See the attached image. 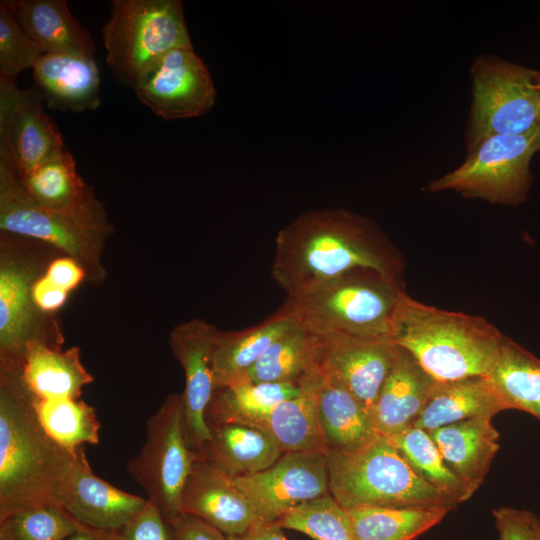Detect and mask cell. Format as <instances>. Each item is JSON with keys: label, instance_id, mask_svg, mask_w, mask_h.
Segmentation results:
<instances>
[{"label": "cell", "instance_id": "1", "mask_svg": "<svg viewBox=\"0 0 540 540\" xmlns=\"http://www.w3.org/2000/svg\"><path fill=\"white\" fill-rule=\"evenodd\" d=\"M404 262L397 248L371 219L344 209L302 213L275 238L273 280L296 297L358 269L399 283Z\"/></svg>", "mask_w": 540, "mask_h": 540}, {"label": "cell", "instance_id": "2", "mask_svg": "<svg viewBox=\"0 0 540 540\" xmlns=\"http://www.w3.org/2000/svg\"><path fill=\"white\" fill-rule=\"evenodd\" d=\"M74 450L44 429L21 366L0 363V519L34 505L57 503Z\"/></svg>", "mask_w": 540, "mask_h": 540}, {"label": "cell", "instance_id": "3", "mask_svg": "<svg viewBox=\"0 0 540 540\" xmlns=\"http://www.w3.org/2000/svg\"><path fill=\"white\" fill-rule=\"evenodd\" d=\"M390 337L438 382L487 377L504 339L483 317L439 309L405 291L393 312Z\"/></svg>", "mask_w": 540, "mask_h": 540}, {"label": "cell", "instance_id": "4", "mask_svg": "<svg viewBox=\"0 0 540 540\" xmlns=\"http://www.w3.org/2000/svg\"><path fill=\"white\" fill-rule=\"evenodd\" d=\"M325 455L329 493L345 509L455 506L413 470L387 437Z\"/></svg>", "mask_w": 540, "mask_h": 540}, {"label": "cell", "instance_id": "5", "mask_svg": "<svg viewBox=\"0 0 540 540\" xmlns=\"http://www.w3.org/2000/svg\"><path fill=\"white\" fill-rule=\"evenodd\" d=\"M400 283L378 272L358 269L320 284L284 306L298 325L318 336L390 337Z\"/></svg>", "mask_w": 540, "mask_h": 540}, {"label": "cell", "instance_id": "6", "mask_svg": "<svg viewBox=\"0 0 540 540\" xmlns=\"http://www.w3.org/2000/svg\"><path fill=\"white\" fill-rule=\"evenodd\" d=\"M101 34L113 77L132 89L168 52L192 46L179 0H113Z\"/></svg>", "mask_w": 540, "mask_h": 540}, {"label": "cell", "instance_id": "7", "mask_svg": "<svg viewBox=\"0 0 540 540\" xmlns=\"http://www.w3.org/2000/svg\"><path fill=\"white\" fill-rule=\"evenodd\" d=\"M0 229L4 234L48 244L76 260L90 281L104 278L103 247L111 230L43 208L24 191L16 167L0 146Z\"/></svg>", "mask_w": 540, "mask_h": 540}, {"label": "cell", "instance_id": "8", "mask_svg": "<svg viewBox=\"0 0 540 540\" xmlns=\"http://www.w3.org/2000/svg\"><path fill=\"white\" fill-rule=\"evenodd\" d=\"M470 72L468 150L491 136L520 135L540 128L538 70L483 55L473 62Z\"/></svg>", "mask_w": 540, "mask_h": 540}, {"label": "cell", "instance_id": "9", "mask_svg": "<svg viewBox=\"0 0 540 540\" xmlns=\"http://www.w3.org/2000/svg\"><path fill=\"white\" fill-rule=\"evenodd\" d=\"M540 150V128L520 135H495L468 150L455 170L432 181L431 192L453 190L493 204L519 205L531 186L530 162Z\"/></svg>", "mask_w": 540, "mask_h": 540}, {"label": "cell", "instance_id": "10", "mask_svg": "<svg viewBox=\"0 0 540 540\" xmlns=\"http://www.w3.org/2000/svg\"><path fill=\"white\" fill-rule=\"evenodd\" d=\"M200 454L187 441L181 394L168 395L146 422L145 442L127 473L170 522L181 513V494Z\"/></svg>", "mask_w": 540, "mask_h": 540}, {"label": "cell", "instance_id": "11", "mask_svg": "<svg viewBox=\"0 0 540 540\" xmlns=\"http://www.w3.org/2000/svg\"><path fill=\"white\" fill-rule=\"evenodd\" d=\"M232 482L251 504L258 522H277L299 505L329 494L326 455L283 453L270 467Z\"/></svg>", "mask_w": 540, "mask_h": 540}, {"label": "cell", "instance_id": "12", "mask_svg": "<svg viewBox=\"0 0 540 540\" xmlns=\"http://www.w3.org/2000/svg\"><path fill=\"white\" fill-rule=\"evenodd\" d=\"M139 100L165 120L200 117L216 101L210 72L193 46L171 50L137 81Z\"/></svg>", "mask_w": 540, "mask_h": 540}, {"label": "cell", "instance_id": "13", "mask_svg": "<svg viewBox=\"0 0 540 540\" xmlns=\"http://www.w3.org/2000/svg\"><path fill=\"white\" fill-rule=\"evenodd\" d=\"M219 332L208 321L194 318L174 326L169 334L171 352L185 376L181 393L185 435L198 453L210 440L205 413L216 390L213 355Z\"/></svg>", "mask_w": 540, "mask_h": 540}, {"label": "cell", "instance_id": "14", "mask_svg": "<svg viewBox=\"0 0 540 540\" xmlns=\"http://www.w3.org/2000/svg\"><path fill=\"white\" fill-rule=\"evenodd\" d=\"M43 102L37 89L22 90L16 79L0 75V146L19 173L35 168L65 147Z\"/></svg>", "mask_w": 540, "mask_h": 540}, {"label": "cell", "instance_id": "15", "mask_svg": "<svg viewBox=\"0 0 540 540\" xmlns=\"http://www.w3.org/2000/svg\"><path fill=\"white\" fill-rule=\"evenodd\" d=\"M40 274L24 259L1 252L0 363L21 365L27 346L35 341L62 346L59 332L40 327L41 313L32 290Z\"/></svg>", "mask_w": 540, "mask_h": 540}, {"label": "cell", "instance_id": "16", "mask_svg": "<svg viewBox=\"0 0 540 540\" xmlns=\"http://www.w3.org/2000/svg\"><path fill=\"white\" fill-rule=\"evenodd\" d=\"M57 503L81 524L118 531L146 505L147 498L123 491L92 471L84 447L74 450Z\"/></svg>", "mask_w": 540, "mask_h": 540}, {"label": "cell", "instance_id": "17", "mask_svg": "<svg viewBox=\"0 0 540 540\" xmlns=\"http://www.w3.org/2000/svg\"><path fill=\"white\" fill-rule=\"evenodd\" d=\"M319 368L337 376L372 414L399 352L389 337L320 336Z\"/></svg>", "mask_w": 540, "mask_h": 540}, {"label": "cell", "instance_id": "18", "mask_svg": "<svg viewBox=\"0 0 540 540\" xmlns=\"http://www.w3.org/2000/svg\"><path fill=\"white\" fill-rule=\"evenodd\" d=\"M17 175L24 191L37 205L112 230L104 205L78 174L66 146L35 168L24 173L17 171Z\"/></svg>", "mask_w": 540, "mask_h": 540}, {"label": "cell", "instance_id": "19", "mask_svg": "<svg viewBox=\"0 0 540 540\" xmlns=\"http://www.w3.org/2000/svg\"><path fill=\"white\" fill-rule=\"evenodd\" d=\"M181 513L206 521L226 536L243 534L258 523L251 504L232 478L201 455L183 487Z\"/></svg>", "mask_w": 540, "mask_h": 540}, {"label": "cell", "instance_id": "20", "mask_svg": "<svg viewBox=\"0 0 540 540\" xmlns=\"http://www.w3.org/2000/svg\"><path fill=\"white\" fill-rule=\"evenodd\" d=\"M314 397L327 452L354 450L378 437L370 411L334 374L320 369Z\"/></svg>", "mask_w": 540, "mask_h": 540}, {"label": "cell", "instance_id": "21", "mask_svg": "<svg viewBox=\"0 0 540 540\" xmlns=\"http://www.w3.org/2000/svg\"><path fill=\"white\" fill-rule=\"evenodd\" d=\"M32 70L38 92L53 109L81 113L101 103L100 73L92 56L45 53Z\"/></svg>", "mask_w": 540, "mask_h": 540}, {"label": "cell", "instance_id": "22", "mask_svg": "<svg viewBox=\"0 0 540 540\" xmlns=\"http://www.w3.org/2000/svg\"><path fill=\"white\" fill-rule=\"evenodd\" d=\"M438 381L399 346L372 412L378 436L389 437L413 426Z\"/></svg>", "mask_w": 540, "mask_h": 540}, {"label": "cell", "instance_id": "23", "mask_svg": "<svg viewBox=\"0 0 540 540\" xmlns=\"http://www.w3.org/2000/svg\"><path fill=\"white\" fill-rule=\"evenodd\" d=\"M492 418L474 417L429 431L446 464L470 497L482 484L499 450V434Z\"/></svg>", "mask_w": 540, "mask_h": 540}, {"label": "cell", "instance_id": "24", "mask_svg": "<svg viewBox=\"0 0 540 540\" xmlns=\"http://www.w3.org/2000/svg\"><path fill=\"white\" fill-rule=\"evenodd\" d=\"M209 429L210 440L199 454L231 478L260 472L283 454L274 437L258 427L223 422Z\"/></svg>", "mask_w": 540, "mask_h": 540}, {"label": "cell", "instance_id": "25", "mask_svg": "<svg viewBox=\"0 0 540 540\" xmlns=\"http://www.w3.org/2000/svg\"><path fill=\"white\" fill-rule=\"evenodd\" d=\"M21 376L27 389L39 400L80 399L93 376L81 362L80 349L30 343L21 363Z\"/></svg>", "mask_w": 540, "mask_h": 540}, {"label": "cell", "instance_id": "26", "mask_svg": "<svg viewBox=\"0 0 540 540\" xmlns=\"http://www.w3.org/2000/svg\"><path fill=\"white\" fill-rule=\"evenodd\" d=\"M296 324L293 314L283 305L255 326L240 331H220L213 355L216 388L244 382L249 369L272 343Z\"/></svg>", "mask_w": 540, "mask_h": 540}, {"label": "cell", "instance_id": "27", "mask_svg": "<svg viewBox=\"0 0 540 540\" xmlns=\"http://www.w3.org/2000/svg\"><path fill=\"white\" fill-rule=\"evenodd\" d=\"M16 19L45 53L94 56L95 42L65 0H11Z\"/></svg>", "mask_w": 540, "mask_h": 540}, {"label": "cell", "instance_id": "28", "mask_svg": "<svg viewBox=\"0 0 540 540\" xmlns=\"http://www.w3.org/2000/svg\"><path fill=\"white\" fill-rule=\"evenodd\" d=\"M506 410L487 377L438 382L413 426L432 431L479 416Z\"/></svg>", "mask_w": 540, "mask_h": 540}, {"label": "cell", "instance_id": "29", "mask_svg": "<svg viewBox=\"0 0 540 540\" xmlns=\"http://www.w3.org/2000/svg\"><path fill=\"white\" fill-rule=\"evenodd\" d=\"M319 371L301 381L303 391L298 397L281 402L265 415L237 423L252 425L268 432L278 442L283 453L326 454L314 397V384Z\"/></svg>", "mask_w": 540, "mask_h": 540}, {"label": "cell", "instance_id": "30", "mask_svg": "<svg viewBox=\"0 0 540 540\" xmlns=\"http://www.w3.org/2000/svg\"><path fill=\"white\" fill-rule=\"evenodd\" d=\"M320 347V336L297 323L272 343L249 369L244 382L300 384L304 378L320 369Z\"/></svg>", "mask_w": 540, "mask_h": 540}, {"label": "cell", "instance_id": "31", "mask_svg": "<svg viewBox=\"0 0 540 540\" xmlns=\"http://www.w3.org/2000/svg\"><path fill=\"white\" fill-rule=\"evenodd\" d=\"M487 378L505 409H517L540 419V359L504 336Z\"/></svg>", "mask_w": 540, "mask_h": 540}, {"label": "cell", "instance_id": "32", "mask_svg": "<svg viewBox=\"0 0 540 540\" xmlns=\"http://www.w3.org/2000/svg\"><path fill=\"white\" fill-rule=\"evenodd\" d=\"M302 391V385L292 382H244L216 388L205 413L206 423L209 427L260 417L281 402L298 397Z\"/></svg>", "mask_w": 540, "mask_h": 540}, {"label": "cell", "instance_id": "33", "mask_svg": "<svg viewBox=\"0 0 540 540\" xmlns=\"http://www.w3.org/2000/svg\"><path fill=\"white\" fill-rule=\"evenodd\" d=\"M452 509L432 507H356L346 509L356 540H413Z\"/></svg>", "mask_w": 540, "mask_h": 540}, {"label": "cell", "instance_id": "34", "mask_svg": "<svg viewBox=\"0 0 540 540\" xmlns=\"http://www.w3.org/2000/svg\"><path fill=\"white\" fill-rule=\"evenodd\" d=\"M387 438L413 470L454 505L470 498L460 479L446 464L428 431L410 426Z\"/></svg>", "mask_w": 540, "mask_h": 540}, {"label": "cell", "instance_id": "35", "mask_svg": "<svg viewBox=\"0 0 540 540\" xmlns=\"http://www.w3.org/2000/svg\"><path fill=\"white\" fill-rule=\"evenodd\" d=\"M36 408L44 429L63 447L74 450L99 443L101 424L94 407L85 401L36 398Z\"/></svg>", "mask_w": 540, "mask_h": 540}, {"label": "cell", "instance_id": "36", "mask_svg": "<svg viewBox=\"0 0 540 540\" xmlns=\"http://www.w3.org/2000/svg\"><path fill=\"white\" fill-rule=\"evenodd\" d=\"M82 526L58 503H42L0 519V540H65Z\"/></svg>", "mask_w": 540, "mask_h": 540}, {"label": "cell", "instance_id": "37", "mask_svg": "<svg viewBox=\"0 0 540 540\" xmlns=\"http://www.w3.org/2000/svg\"><path fill=\"white\" fill-rule=\"evenodd\" d=\"M277 522L314 540H356L347 510L330 493L299 505Z\"/></svg>", "mask_w": 540, "mask_h": 540}, {"label": "cell", "instance_id": "38", "mask_svg": "<svg viewBox=\"0 0 540 540\" xmlns=\"http://www.w3.org/2000/svg\"><path fill=\"white\" fill-rule=\"evenodd\" d=\"M44 54L26 34L14 14L12 1L0 2V75L16 79L25 69L33 68Z\"/></svg>", "mask_w": 540, "mask_h": 540}, {"label": "cell", "instance_id": "39", "mask_svg": "<svg viewBox=\"0 0 540 540\" xmlns=\"http://www.w3.org/2000/svg\"><path fill=\"white\" fill-rule=\"evenodd\" d=\"M116 532L120 540H175L171 523L148 499L143 509Z\"/></svg>", "mask_w": 540, "mask_h": 540}, {"label": "cell", "instance_id": "40", "mask_svg": "<svg viewBox=\"0 0 540 540\" xmlns=\"http://www.w3.org/2000/svg\"><path fill=\"white\" fill-rule=\"evenodd\" d=\"M499 540H539V519L529 511L501 507L493 512Z\"/></svg>", "mask_w": 540, "mask_h": 540}, {"label": "cell", "instance_id": "41", "mask_svg": "<svg viewBox=\"0 0 540 540\" xmlns=\"http://www.w3.org/2000/svg\"><path fill=\"white\" fill-rule=\"evenodd\" d=\"M42 275L67 293L87 279L84 268L73 258L64 255L52 260Z\"/></svg>", "mask_w": 540, "mask_h": 540}, {"label": "cell", "instance_id": "42", "mask_svg": "<svg viewBox=\"0 0 540 540\" xmlns=\"http://www.w3.org/2000/svg\"><path fill=\"white\" fill-rule=\"evenodd\" d=\"M170 523L175 540H227L220 530L191 514L180 513Z\"/></svg>", "mask_w": 540, "mask_h": 540}, {"label": "cell", "instance_id": "43", "mask_svg": "<svg viewBox=\"0 0 540 540\" xmlns=\"http://www.w3.org/2000/svg\"><path fill=\"white\" fill-rule=\"evenodd\" d=\"M32 295L38 310L43 314H48L59 310L66 302L69 293L53 285L40 274L33 285Z\"/></svg>", "mask_w": 540, "mask_h": 540}, {"label": "cell", "instance_id": "44", "mask_svg": "<svg viewBox=\"0 0 540 540\" xmlns=\"http://www.w3.org/2000/svg\"><path fill=\"white\" fill-rule=\"evenodd\" d=\"M226 537L227 540H288L278 522H258L243 534Z\"/></svg>", "mask_w": 540, "mask_h": 540}, {"label": "cell", "instance_id": "45", "mask_svg": "<svg viewBox=\"0 0 540 540\" xmlns=\"http://www.w3.org/2000/svg\"><path fill=\"white\" fill-rule=\"evenodd\" d=\"M65 540H120L116 531H107L83 525Z\"/></svg>", "mask_w": 540, "mask_h": 540}, {"label": "cell", "instance_id": "46", "mask_svg": "<svg viewBox=\"0 0 540 540\" xmlns=\"http://www.w3.org/2000/svg\"><path fill=\"white\" fill-rule=\"evenodd\" d=\"M537 84L540 88V71L537 72Z\"/></svg>", "mask_w": 540, "mask_h": 540}, {"label": "cell", "instance_id": "47", "mask_svg": "<svg viewBox=\"0 0 540 540\" xmlns=\"http://www.w3.org/2000/svg\"><path fill=\"white\" fill-rule=\"evenodd\" d=\"M537 529H538V536L540 540V520L538 521Z\"/></svg>", "mask_w": 540, "mask_h": 540}]
</instances>
